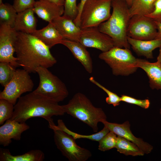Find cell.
Here are the masks:
<instances>
[{"label": "cell", "instance_id": "obj_21", "mask_svg": "<svg viewBox=\"0 0 161 161\" xmlns=\"http://www.w3.org/2000/svg\"><path fill=\"white\" fill-rule=\"evenodd\" d=\"M31 34L42 41L50 49L55 45L61 44L64 39L53 24L49 23L42 29L36 30Z\"/></svg>", "mask_w": 161, "mask_h": 161}, {"label": "cell", "instance_id": "obj_10", "mask_svg": "<svg viewBox=\"0 0 161 161\" xmlns=\"http://www.w3.org/2000/svg\"><path fill=\"white\" fill-rule=\"evenodd\" d=\"M157 29L155 22L145 16L135 15L130 19L127 30V36L139 40L155 39Z\"/></svg>", "mask_w": 161, "mask_h": 161}, {"label": "cell", "instance_id": "obj_13", "mask_svg": "<svg viewBox=\"0 0 161 161\" xmlns=\"http://www.w3.org/2000/svg\"><path fill=\"white\" fill-rule=\"evenodd\" d=\"M106 126L117 136H120L136 145L144 154L150 153L153 149V146L148 143L144 141L142 139L137 138L132 133L130 129V125L129 121H126L122 124L110 123L105 120L102 122Z\"/></svg>", "mask_w": 161, "mask_h": 161}, {"label": "cell", "instance_id": "obj_16", "mask_svg": "<svg viewBox=\"0 0 161 161\" xmlns=\"http://www.w3.org/2000/svg\"><path fill=\"white\" fill-rule=\"evenodd\" d=\"M33 10L39 17L49 23L64 14V7L46 0H39L36 1Z\"/></svg>", "mask_w": 161, "mask_h": 161}, {"label": "cell", "instance_id": "obj_9", "mask_svg": "<svg viewBox=\"0 0 161 161\" xmlns=\"http://www.w3.org/2000/svg\"><path fill=\"white\" fill-rule=\"evenodd\" d=\"M29 73L24 69H16L10 82L0 93V99H5L14 105L21 95L31 92L34 83Z\"/></svg>", "mask_w": 161, "mask_h": 161}, {"label": "cell", "instance_id": "obj_41", "mask_svg": "<svg viewBox=\"0 0 161 161\" xmlns=\"http://www.w3.org/2000/svg\"><path fill=\"white\" fill-rule=\"evenodd\" d=\"M160 114H161V108L160 109Z\"/></svg>", "mask_w": 161, "mask_h": 161}, {"label": "cell", "instance_id": "obj_1", "mask_svg": "<svg viewBox=\"0 0 161 161\" xmlns=\"http://www.w3.org/2000/svg\"><path fill=\"white\" fill-rule=\"evenodd\" d=\"M15 49L19 66L29 73H36L38 67L48 68L57 62L50 48L31 34L18 32Z\"/></svg>", "mask_w": 161, "mask_h": 161}, {"label": "cell", "instance_id": "obj_29", "mask_svg": "<svg viewBox=\"0 0 161 161\" xmlns=\"http://www.w3.org/2000/svg\"><path fill=\"white\" fill-rule=\"evenodd\" d=\"M117 137L116 134L110 131L99 142L98 149L101 151H105L115 148Z\"/></svg>", "mask_w": 161, "mask_h": 161}, {"label": "cell", "instance_id": "obj_31", "mask_svg": "<svg viewBox=\"0 0 161 161\" xmlns=\"http://www.w3.org/2000/svg\"><path fill=\"white\" fill-rule=\"evenodd\" d=\"M77 0H65L63 16L74 20L78 13Z\"/></svg>", "mask_w": 161, "mask_h": 161}, {"label": "cell", "instance_id": "obj_26", "mask_svg": "<svg viewBox=\"0 0 161 161\" xmlns=\"http://www.w3.org/2000/svg\"><path fill=\"white\" fill-rule=\"evenodd\" d=\"M13 5L8 3L0 4V23L6 24L13 28L17 16Z\"/></svg>", "mask_w": 161, "mask_h": 161}, {"label": "cell", "instance_id": "obj_7", "mask_svg": "<svg viewBox=\"0 0 161 161\" xmlns=\"http://www.w3.org/2000/svg\"><path fill=\"white\" fill-rule=\"evenodd\" d=\"M112 0H87L85 3L80 16L81 29L98 27L107 21L111 15Z\"/></svg>", "mask_w": 161, "mask_h": 161}, {"label": "cell", "instance_id": "obj_22", "mask_svg": "<svg viewBox=\"0 0 161 161\" xmlns=\"http://www.w3.org/2000/svg\"><path fill=\"white\" fill-rule=\"evenodd\" d=\"M44 153L40 150H30L22 155H13L7 149L0 148V161H42Z\"/></svg>", "mask_w": 161, "mask_h": 161}, {"label": "cell", "instance_id": "obj_6", "mask_svg": "<svg viewBox=\"0 0 161 161\" xmlns=\"http://www.w3.org/2000/svg\"><path fill=\"white\" fill-rule=\"evenodd\" d=\"M39 77V83L34 92L58 103L69 95L65 84L47 68L39 66L36 69Z\"/></svg>", "mask_w": 161, "mask_h": 161}, {"label": "cell", "instance_id": "obj_15", "mask_svg": "<svg viewBox=\"0 0 161 161\" xmlns=\"http://www.w3.org/2000/svg\"><path fill=\"white\" fill-rule=\"evenodd\" d=\"M52 22L64 39L79 42L81 29L73 20L63 15L54 19Z\"/></svg>", "mask_w": 161, "mask_h": 161}, {"label": "cell", "instance_id": "obj_25", "mask_svg": "<svg viewBox=\"0 0 161 161\" xmlns=\"http://www.w3.org/2000/svg\"><path fill=\"white\" fill-rule=\"evenodd\" d=\"M115 148L118 152L126 156H142L144 154L135 144L120 136H117Z\"/></svg>", "mask_w": 161, "mask_h": 161}, {"label": "cell", "instance_id": "obj_40", "mask_svg": "<svg viewBox=\"0 0 161 161\" xmlns=\"http://www.w3.org/2000/svg\"><path fill=\"white\" fill-rule=\"evenodd\" d=\"M3 2H2V0H0V4L2 3Z\"/></svg>", "mask_w": 161, "mask_h": 161}, {"label": "cell", "instance_id": "obj_2", "mask_svg": "<svg viewBox=\"0 0 161 161\" xmlns=\"http://www.w3.org/2000/svg\"><path fill=\"white\" fill-rule=\"evenodd\" d=\"M65 113L58 103L32 92L18 99L10 119L24 123L31 118L41 117L49 122L53 120L52 116L63 115Z\"/></svg>", "mask_w": 161, "mask_h": 161}, {"label": "cell", "instance_id": "obj_4", "mask_svg": "<svg viewBox=\"0 0 161 161\" xmlns=\"http://www.w3.org/2000/svg\"><path fill=\"white\" fill-rule=\"evenodd\" d=\"M62 106L65 113L87 124L95 132L98 131V123L106 120V115L102 109L95 106L81 93H76L67 104Z\"/></svg>", "mask_w": 161, "mask_h": 161}, {"label": "cell", "instance_id": "obj_34", "mask_svg": "<svg viewBox=\"0 0 161 161\" xmlns=\"http://www.w3.org/2000/svg\"><path fill=\"white\" fill-rule=\"evenodd\" d=\"M155 21L161 23V0H156L154 3V9L147 16Z\"/></svg>", "mask_w": 161, "mask_h": 161}, {"label": "cell", "instance_id": "obj_20", "mask_svg": "<svg viewBox=\"0 0 161 161\" xmlns=\"http://www.w3.org/2000/svg\"><path fill=\"white\" fill-rule=\"evenodd\" d=\"M127 39L133 50L137 55L148 59H153V51L161 47V38L150 40H139L128 36Z\"/></svg>", "mask_w": 161, "mask_h": 161}, {"label": "cell", "instance_id": "obj_24", "mask_svg": "<svg viewBox=\"0 0 161 161\" xmlns=\"http://www.w3.org/2000/svg\"><path fill=\"white\" fill-rule=\"evenodd\" d=\"M156 0H132L129 12L131 18L135 15L147 16L154 9V3Z\"/></svg>", "mask_w": 161, "mask_h": 161}, {"label": "cell", "instance_id": "obj_18", "mask_svg": "<svg viewBox=\"0 0 161 161\" xmlns=\"http://www.w3.org/2000/svg\"><path fill=\"white\" fill-rule=\"evenodd\" d=\"M136 65L146 73L150 87L153 89H161V63L157 61L151 63L146 60L137 58Z\"/></svg>", "mask_w": 161, "mask_h": 161}, {"label": "cell", "instance_id": "obj_5", "mask_svg": "<svg viewBox=\"0 0 161 161\" xmlns=\"http://www.w3.org/2000/svg\"><path fill=\"white\" fill-rule=\"evenodd\" d=\"M98 57L109 65L116 76H128L135 72L138 68L137 58L128 48L114 47L100 53Z\"/></svg>", "mask_w": 161, "mask_h": 161}, {"label": "cell", "instance_id": "obj_32", "mask_svg": "<svg viewBox=\"0 0 161 161\" xmlns=\"http://www.w3.org/2000/svg\"><path fill=\"white\" fill-rule=\"evenodd\" d=\"M120 98L121 101L137 105L144 109H148L150 104V101L148 99H138L124 95H122Z\"/></svg>", "mask_w": 161, "mask_h": 161}, {"label": "cell", "instance_id": "obj_35", "mask_svg": "<svg viewBox=\"0 0 161 161\" xmlns=\"http://www.w3.org/2000/svg\"><path fill=\"white\" fill-rule=\"evenodd\" d=\"M87 0H80V2L78 5V13L76 18L74 20V22L78 26L80 27V21L81 13L83 6Z\"/></svg>", "mask_w": 161, "mask_h": 161}, {"label": "cell", "instance_id": "obj_3", "mask_svg": "<svg viewBox=\"0 0 161 161\" xmlns=\"http://www.w3.org/2000/svg\"><path fill=\"white\" fill-rule=\"evenodd\" d=\"M112 12L109 18L98 26L102 32L112 39L114 47L130 49L127 38V30L131 18L129 7L124 0H112Z\"/></svg>", "mask_w": 161, "mask_h": 161}, {"label": "cell", "instance_id": "obj_11", "mask_svg": "<svg viewBox=\"0 0 161 161\" xmlns=\"http://www.w3.org/2000/svg\"><path fill=\"white\" fill-rule=\"evenodd\" d=\"M18 32L10 26H0V62L10 63L15 67L19 66L16 57L14 56Z\"/></svg>", "mask_w": 161, "mask_h": 161}, {"label": "cell", "instance_id": "obj_30", "mask_svg": "<svg viewBox=\"0 0 161 161\" xmlns=\"http://www.w3.org/2000/svg\"><path fill=\"white\" fill-rule=\"evenodd\" d=\"M89 81L102 89L107 95L108 97L106 98V103L109 104H112L114 107L118 106L121 101L120 97L116 93H114L100 83L93 77L89 78Z\"/></svg>", "mask_w": 161, "mask_h": 161}, {"label": "cell", "instance_id": "obj_38", "mask_svg": "<svg viewBox=\"0 0 161 161\" xmlns=\"http://www.w3.org/2000/svg\"><path fill=\"white\" fill-rule=\"evenodd\" d=\"M157 61L161 63V47H160L159 53L157 57Z\"/></svg>", "mask_w": 161, "mask_h": 161}, {"label": "cell", "instance_id": "obj_12", "mask_svg": "<svg viewBox=\"0 0 161 161\" xmlns=\"http://www.w3.org/2000/svg\"><path fill=\"white\" fill-rule=\"evenodd\" d=\"M79 42L86 48H95L102 52L107 51L114 47L112 38L101 32L98 27L82 29Z\"/></svg>", "mask_w": 161, "mask_h": 161}, {"label": "cell", "instance_id": "obj_39", "mask_svg": "<svg viewBox=\"0 0 161 161\" xmlns=\"http://www.w3.org/2000/svg\"><path fill=\"white\" fill-rule=\"evenodd\" d=\"M126 2L129 7L132 3V0H124Z\"/></svg>", "mask_w": 161, "mask_h": 161}, {"label": "cell", "instance_id": "obj_33", "mask_svg": "<svg viewBox=\"0 0 161 161\" xmlns=\"http://www.w3.org/2000/svg\"><path fill=\"white\" fill-rule=\"evenodd\" d=\"M35 2L34 0H14L13 6L18 13L33 7Z\"/></svg>", "mask_w": 161, "mask_h": 161}, {"label": "cell", "instance_id": "obj_36", "mask_svg": "<svg viewBox=\"0 0 161 161\" xmlns=\"http://www.w3.org/2000/svg\"><path fill=\"white\" fill-rule=\"evenodd\" d=\"M157 30L155 39L161 38V23L155 22Z\"/></svg>", "mask_w": 161, "mask_h": 161}, {"label": "cell", "instance_id": "obj_37", "mask_svg": "<svg viewBox=\"0 0 161 161\" xmlns=\"http://www.w3.org/2000/svg\"><path fill=\"white\" fill-rule=\"evenodd\" d=\"M59 6H64L65 0H45Z\"/></svg>", "mask_w": 161, "mask_h": 161}, {"label": "cell", "instance_id": "obj_28", "mask_svg": "<svg viewBox=\"0 0 161 161\" xmlns=\"http://www.w3.org/2000/svg\"><path fill=\"white\" fill-rule=\"evenodd\" d=\"M14 105L8 100L0 99V125L3 124L5 121L12 117Z\"/></svg>", "mask_w": 161, "mask_h": 161}, {"label": "cell", "instance_id": "obj_17", "mask_svg": "<svg viewBox=\"0 0 161 161\" xmlns=\"http://www.w3.org/2000/svg\"><path fill=\"white\" fill-rule=\"evenodd\" d=\"M61 44L70 50L74 57L81 63L87 72L89 73L92 72V59L85 47L79 42L64 39L62 40Z\"/></svg>", "mask_w": 161, "mask_h": 161}, {"label": "cell", "instance_id": "obj_8", "mask_svg": "<svg viewBox=\"0 0 161 161\" xmlns=\"http://www.w3.org/2000/svg\"><path fill=\"white\" fill-rule=\"evenodd\" d=\"M53 130L54 140L57 148L69 161H86L92 156L88 149L77 145L71 136L61 130L49 125Z\"/></svg>", "mask_w": 161, "mask_h": 161}, {"label": "cell", "instance_id": "obj_14", "mask_svg": "<svg viewBox=\"0 0 161 161\" xmlns=\"http://www.w3.org/2000/svg\"><path fill=\"white\" fill-rule=\"evenodd\" d=\"M30 126L25 122L20 123L9 119L0 127V144L4 147L8 146L12 139L20 140L21 135L28 129Z\"/></svg>", "mask_w": 161, "mask_h": 161}, {"label": "cell", "instance_id": "obj_23", "mask_svg": "<svg viewBox=\"0 0 161 161\" xmlns=\"http://www.w3.org/2000/svg\"><path fill=\"white\" fill-rule=\"evenodd\" d=\"M58 125H56L53 121L49 123V125H51L56 129L61 130L71 136L75 140L79 139H86L92 141L99 142L105 135L110 131L106 126L100 131L96 133L90 135H83L74 132L69 130L66 127L63 120L59 119L57 121Z\"/></svg>", "mask_w": 161, "mask_h": 161}, {"label": "cell", "instance_id": "obj_27", "mask_svg": "<svg viewBox=\"0 0 161 161\" xmlns=\"http://www.w3.org/2000/svg\"><path fill=\"white\" fill-rule=\"evenodd\" d=\"M16 68L10 63L0 62V83L4 86L12 78L16 70Z\"/></svg>", "mask_w": 161, "mask_h": 161}, {"label": "cell", "instance_id": "obj_19", "mask_svg": "<svg viewBox=\"0 0 161 161\" xmlns=\"http://www.w3.org/2000/svg\"><path fill=\"white\" fill-rule=\"evenodd\" d=\"M33 7L17 13L13 28L17 32L32 34L36 30L37 20Z\"/></svg>", "mask_w": 161, "mask_h": 161}]
</instances>
